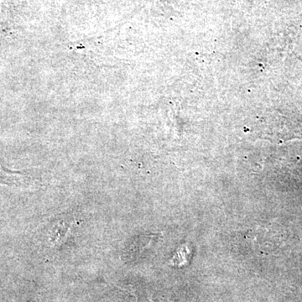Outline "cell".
I'll return each instance as SVG.
<instances>
[]
</instances>
